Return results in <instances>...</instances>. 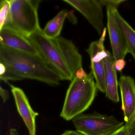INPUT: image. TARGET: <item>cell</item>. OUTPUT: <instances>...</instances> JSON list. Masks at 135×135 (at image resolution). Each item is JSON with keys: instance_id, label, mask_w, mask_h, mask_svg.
Instances as JSON below:
<instances>
[{"instance_id": "cell-12", "label": "cell", "mask_w": 135, "mask_h": 135, "mask_svg": "<svg viewBox=\"0 0 135 135\" xmlns=\"http://www.w3.org/2000/svg\"><path fill=\"white\" fill-rule=\"evenodd\" d=\"M53 40L61 51L74 78L76 73L83 68L82 56L71 40L61 36Z\"/></svg>"}, {"instance_id": "cell-16", "label": "cell", "mask_w": 135, "mask_h": 135, "mask_svg": "<svg viewBox=\"0 0 135 135\" xmlns=\"http://www.w3.org/2000/svg\"><path fill=\"white\" fill-rule=\"evenodd\" d=\"M10 22V1L1 0L0 2V30Z\"/></svg>"}, {"instance_id": "cell-18", "label": "cell", "mask_w": 135, "mask_h": 135, "mask_svg": "<svg viewBox=\"0 0 135 135\" xmlns=\"http://www.w3.org/2000/svg\"><path fill=\"white\" fill-rule=\"evenodd\" d=\"M101 2L103 6L107 7L112 6L114 7L117 8L120 4L125 2V1L119 0H101Z\"/></svg>"}, {"instance_id": "cell-7", "label": "cell", "mask_w": 135, "mask_h": 135, "mask_svg": "<svg viewBox=\"0 0 135 135\" xmlns=\"http://www.w3.org/2000/svg\"><path fill=\"white\" fill-rule=\"evenodd\" d=\"M80 12L95 29L102 35L104 28L103 5L101 0H63Z\"/></svg>"}, {"instance_id": "cell-5", "label": "cell", "mask_w": 135, "mask_h": 135, "mask_svg": "<svg viewBox=\"0 0 135 135\" xmlns=\"http://www.w3.org/2000/svg\"><path fill=\"white\" fill-rule=\"evenodd\" d=\"M73 122L76 129L84 135H108L124 126V122L109 116L94 112L81 114Z\"/></svg>"}, {"instance_id": "cell-9", "label": "cell", "mask_w": 135, "mask_h": 135, "mask_svg": "<svg viewBox=\"0 0 135 135\" xmlns=\"http://www.w3.org/2000/svg\"><path fill=\"white\" fill-rule=\"evenodd\" d=\"M113 7L108 6L107 8V29L113 52L114 61L124 60L128 53L125 38L118 27L114 16Z\"/></svg>"}, {"instance_id": "cell-20", "label": "cell", "mask_w": 135, "mask_h": 135, "mask_svg": "<svg viewBox=\"0 0 135 135\" xmlns=\"http://www.w3.org/2000/svg\"><path fill=\"white\" fill-rule=\"evenodd\" d=\"M126 65V62L124 60H120L114 61V67L117 71L121 72Z\"/></svg>"}, {"instance_id": "cell-6", "label": "cell", "mask_w": 135, "mask_h": 135, "mask_svg": "<svg viewBox=\"0 0 135 135\" xmlns=\"http://www.w3.org/2000/svg\"><path fill=\"white\" fill-rule=\"evenodd\" d=\"M107 28H105L98 41L92 42L86 52L90 59L91 72L95 80L98 90L105 93V58L107 51L104 47V41L106 34Z\"/></svg>"}, {"instance_id": "cell-15", "label": "cell", "mask_w": 135, "mask_h": 135, "mask_svg": "<svg viewBox=\"0 0 135 135\" xmlns=\"http://www.w3.org/2000/svg\"><path fill=\"white\" fill-rule=\"evenodd\" d=\"M68 12L67 10H62L47 23L44 30H42L46 37L53 39L60 37Z\"/></svg>"}, {"instance_id": "cell-4", "label": "cell", "mask_w": 135, "mask_h": 135, "mask_svg": "<svg viewBox=\"0 0 135 135\" xmlns=\"http://www.w3.org/2000/svg\"><path fill=\"white\" fill-rule=\"evenodd\" d=\"M28 38L41 57L58 74L61 80H72V74L60 48L53 39L46 37L41 29Z\"/></svg>"}, {"instance_id": "cell-14", "label": "cell", "mask_w": 135, "mask_h": 135, "mask_svg": "<svg viewBox=\"0 0 135 135\" xmlns=\"http://www.w3.org/2000/svg\"><path fill=\"white\" fill-rule=\"evenodd\" d=\"M113 13L115 21L125 38L128 52L135 61V30L120 15L117 8L113 7Z\"/></svg>"}, {"instance_id": "cell-8", "label": "cell", "mask_w": 135, "mask_h": 135, "mask_svg": "<svg viewBox=\"0 0 135 135\" xmlns=\"http://www.w3.org/2000/svg\"><path fill=\"white\" fill-rule=\"evenodd\" d=\"M0 45L20 52L41 56L27 37L9 27H4L0 30Z\"/></svg>"}, {"instance_id": "cell-2", "label": "cell", "mask_w": 135, "mask_h": 135, "mask_svg": "<svg viewBox=\"0 0 135 135\" xmlns=\"http://www.w3.org/2000/svg\"><path fill=\"white\" fill-rule=\"evenodd\" d=\"M98 89L91 72L83 77H75L68 88L60 116L66 120H73L90 106Z\"/></svg>"}, {"instance_id": "cell-24", "label": "cell", "mask_w": 135, "mask_h": 135, "mask_svg": "<svg viewBox=\"0 0 135 135\" xmlns=\"http://www.w3.org/2000/svg\"><path fill=\"white\" fill-rule=\"evenodd\" d=\"M61 135H84L78 131L74 130H66Z\"/></svg>"}, {"instance_id": "cell-11", "label": "cell", "mask_w": 135, "mask_h": 135, "mask_svg": "<svg viewBox=\"0 0 135 135\" xmlns=\"http://www.w3.org/2000/svg\"><path fill=\"white\" fill-rule=\"evenodd\" d=\"M18 112L27 128L30 135H36V118L38 113L32 109L23 91L20 88L11 85Z\"/></svg>"}, {"instance_id": "cell-25", "label": "cell", "mask_w": 135, "mask_h": 135, "mask_svg": "<svg viewBox=\"0 0 135 135\" xmlns=\"http://www.w3.org/2000/svg\"><path fill=\"white\" fill-rule=\"evenodd\" d=\"M10 135H19V134L17 129L11 128L10 130Z\"/></svg>"}, {"instance_id": "cell-21", "label": "cell", "mask_w": 135, "mask_h": 135, "mask_svg": "<svg viewBox=\"0 0 135 135\" xmlns=\"http://www.w3.org/2000/svg\"><path fill=\"white\" fill-rule=\"evenodd\" d=\"M0 95L4 103L6 102L9 99V92L1 86L0 87Z\"/></svg>"}, {"instance_id": "cell-13", "label": "cell", "mask_w": 135, "mask_h": 135, "mask_svg": "<svg viewBox=\"0 0 135 135\" xmlns=\"http://www.w3.org/2000/svg\"><path fill=\"white\" fill-rule=\"evenodd\" d=\"M105 68L106 96L110 100L115 103L119 102L118 92V82L117 70L114 67V61L113 55L107 51L105 58Z\"/></svg>"}, {"instance_id": "cell-23", "label": "cell", "mask_w": 135, "mask_h": 135, "mask_svg": "<svg viewBox=\"0 0 135 135\" xmlns=\"http://www.w3.org/2000/svg\"><path fill=\"white\" fill-rule=\"evenodd\" d=\"M67 18H68L69 20L73 24H76L77 23V19H76V17L75 16L73 12H68Z\"/></svg>"}, {"instance_id": "cell-22", "label": "cell", "mask_w": 135, "mask_h": 135, "mask_svg": "<svg viewBox=\"0 0 135 135\" xmlns=\"http://www.w3.org/2000/svg\"><path fill=\"white\" fill-rule=\"evenodd\" d=\"M128 128L130 135H135V117L133 120L129 125L125 124Z\"/></svg>"}, {"instance_id": "cell-17", "label": "cell", "mask_w": 135, "mask_h": 135, "mask_svg": "<svg viewBox=\"0 0 135 135\" xmlns=\"http://www.w3.org/2000/svg\"><path fill=\"white\" fill-rule=\"evenodd\" d=\"M0 79L5 83L9 80H20V78L6 64L0 62Z\"/></svg>"}, {"instance_id": "cell-19", "label": "cell", "mask_w": 135, "mask_h": 135, "mask_svg": "<svg viewBox=\"0 0 135 135\" xmlns=\"http://www.w3.org/2000/svg\"><path fill=\"white\" fill-rule=\"evenodd\" d=\"M108 135H130V133L127 126L124 125L120 128Z\"/></svg>"}, {"instance_id": "cell-10", "label": "cell", "mask_w": 135, "mask_h": 135, "mask_svg": "<svg viewBox=\"0 0 135 135\" xmlns=\"http://www.w3.org/2000/svg\"><path fill=\"white\" fill-rule=\"evenodd\" d=\"M118 85L121 97V108L125 125H129L135 117V82L129 76L122 75Z\"/></svg>"}, {"instance_id": "cell-3", "label": "cell", "mask_w": 135, "mask_h": 135, "mask_svg": "<svg viewBox=\"0 0 135 135\" xmlns=\"http://www.w3.org/2000/svg\"><path fill=\"white\" fill-rule=\"evenodd\" d=\"M40 0H10L9 27L28 37L41 29L38 20Z\"/></svg>"}, {"instance_id": "cell-1", "label": "cell", "mask_w": 135, "mask_h": 135, "mask_svg": "<svg viewBox=\"0 0 135 135\" xmlns=\"http://www.w3.org/2000/svg\"><path fill=\"white\" fill-rule=\"evenodd\" d=\"M0 62L8 66L21 80H35L52 86L61 80L58 74L41 56L0 45Z\"/></svg>"}]
</instances>
